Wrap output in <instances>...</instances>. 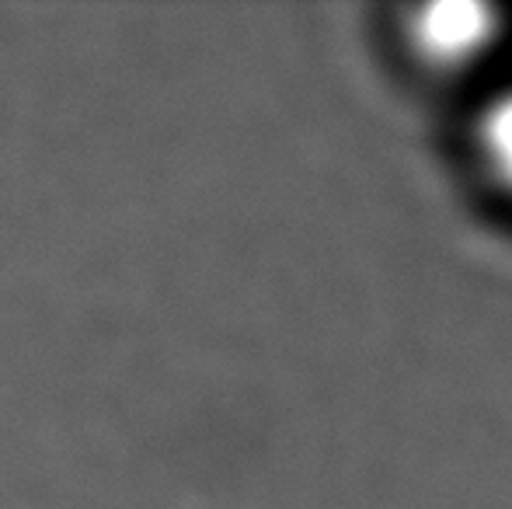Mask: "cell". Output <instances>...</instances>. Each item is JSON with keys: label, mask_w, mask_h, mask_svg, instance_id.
<instances>
[{"label": "cell", "mask_w": 512, "mask_h": 509, "mask_svg": "<svg viewBox=\"0 0 512 509\" xmlns=\"http://www.w3.org/2000/svg\"><path fill=\"white\" fill-rule=\"evenodd\" d=\"M474 157L495 189L512 203V81L488 95L474 123Z\"/></svg>", "instance_id": "7a4b0ae2"}, {"label": "cell", "mask_w": 512, "mask_h": 509, "mask_svg": "<svg viewBox=\"0 0 512 509\" xmlns=\"http://www.w3.org/2000/svg\"><path fill=\"white\" fill-rule=\"evenodd\" d=\"M509 11L485 4H432L408 14L405 39L415 60L446 74H464L502 49Z\"/></svg>", "instance_id": "6da1fadb"}]
</instances>
